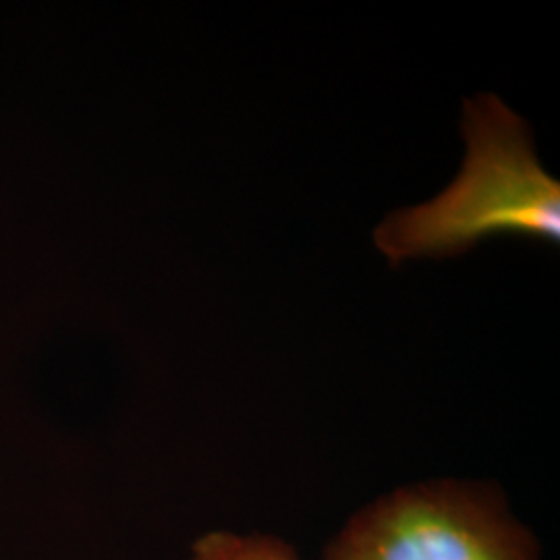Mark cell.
Segmentation results:
<instances>
[{
    "label": "cell",
    "instance_id": "cell-1",
    "mask_svg": "<svg viewBox=\"0 0 560 560\" xmlns=\"http://www.w3.org/2000/svg\"><path fill=\"white\" fill-rule=\"evenodd\" d=\"M463 106L457 179L432 201L390 212L374 233L393 268L457 258L494 235L560 245V183L538 161L529 122L494 94Z\"/></svg>",
    "mask_w": 560,
    "mask_h": 560
},
{
    "label": "cell",
    "instance_id": "cell-2",
    "mask_svg": "<svg viewBox=\"0 0 560 560\" xmlns=\"http://www.w3.org/2000/svg\"><path fill=\"white\" fill-rule=\"evenodd\" d=\"M326 560H538V546L488 483L428 481L363 509Z\"/></svg>",
    "mask_w": 560,
    "mask_h": 560
},
{
    "label": "cell",
    "instance_id": "cell-3",
    "mask_svg": "<svg viewBox=\"0 0 560 560\" xmlns=\"http://www.w3.org/2000/svg\"><path fill=\"white\" fill-rule=\"evenodd\" d=\"M194 560H298V557L287 544L275 538L214 532L194 546Z\"/></svg>",
    "mask_w": 560,
    "mask_h": 560
}]
</instances>
